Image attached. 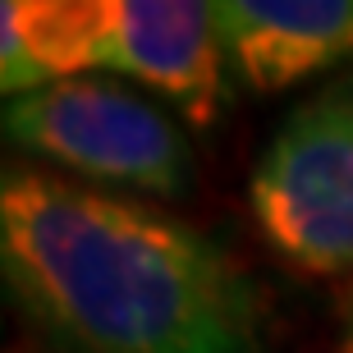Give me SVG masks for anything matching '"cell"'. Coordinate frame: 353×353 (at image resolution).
<instances>
[{"label":"cell","mask_w":353,"mask_h":353,"mask_svg":"<svg viewBox=\"0 0 353 353\" xmlns=\"http://www.w3.org/2000/svg\"><path fill=\"white\" fill-rule=\"evenodd\" d=\"M5 138L41 165L92 188L179 197L193 183V147L179 119L133 83L105 74L46 83L5 101Z\"/></svg>","instance_id":"3957f363"},{"label":"cell","mask_w":353,"mask_h":353,"mask_svg":"<svg viewBox=\"0 0 353 353\" xmlns=\"http://www.w3.org/2000/svg\"><path fill=\"white\" fill-rule=\"evenodd\" d=\"M216 41L234 88L289 92L353 60V0H225Z\"/></svg>","instance_id":"5b68a950"},{"label":"cell","mask_w":353,"mask_h":353,"mask_svg":"<svg viewBox=\"0 0 353 353\" xmlns=\"http://www.w3.org/2000/svg\"><path fill=\"white\" fill-rule=\"evenodd\" d=\"M344 335H349V344H344V349L353 353V294H349V303H344Z\"/></svg>","instance_id":"8992f818"},{"label":"cell","mask_w":353,"mask_h":353,"mask_svg":"<svg viewBox=\"0 0 353 353\" xmlns=\"http://www.w3.org/2000/svg\"><path fill=\"white\" fill-rule=\"evenodd\" d=\"M248 211L275 257L307 275H353V74L303 97L248 179Z\"/></svg>","instance_id":"277c9868"},{"label":"cell","mask_w":353,"mask_h":353,"mask_svg":"<svg viewBox=\"0 0 353 353\" xmlns=\"http://www.w3.org/2000/svg\"><path fill=\"white\" fill-rule=\"evenodd\" d=\"M344 353H349V349H344Z\"/></svg>","instance_id":"52a82bcc"},{"label":"cell","mask_w":353,"mask_h":353,"mask_svg":"<svg viewBox=\"0 0 353 353\" xmlns=\"http://www.w3.org/2000/svg\"><path fill=\"white\" fill-rule=\"evenodd\" d=\"M79 74H119L161 92L188 124L225 101L216 5L197 0H5L0 83L10 97Z\"/></svg>","instance_id":"7a4b0ae2"},{"label":"cell","mask_w":353,"mask_h":353,"mask_svg":"<svg viewBox=\"0 0 353 353\" xmlns=\"http://www.w3.org/2000/svg\"><path fill=\"white\" fill-rule=\"evenodd\" d=\"M0 271L55 353H266L248 271L188 221L10 165Z\"/></svg>","instance_id":"6da1fadb"}]
</instances>
